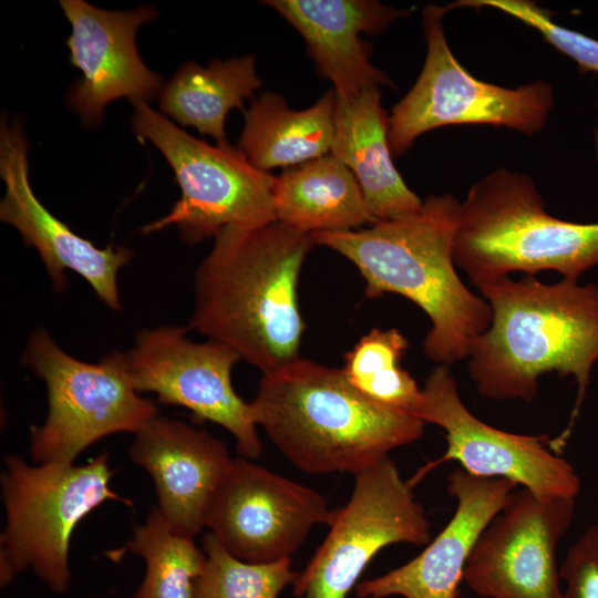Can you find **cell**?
<instances>
[{"label": "cell", "mask_w": 598, "mask_h": 598, "mask_svg": "<svg viewBox=\"0 0 598 598\" xmlns=\"http://www.w3.org/2000/svg\"><path fill=\"white\" fill-rule=\"evenodd\" d=\"M312 235L283 223L225 227L195 272L188 326L227 344L262 374L299 358L298 285Z\"/></svg>", "instance_id": "6da1fadb"}, {"label": "cell", "mask_w": 598, "mask_h": 598, "mask_svg": "<svg viewBox=\"0 0 598 598\" xmlns=\"http://www.w3.org/2000/svg\"><path fill=\"white\" fill-rule=\"evenodd\" d=\"M492 310L488 328L467 358L478 393L491 400L530 402L539 378L573 377L576 401L567 427L550 440L560 454L598 361V286L563 279L545 283L535 276L503 278L478 287Z\"/></svg>", "instance_id": "7a4b0ae2"}, {"label": "cell", "mask_w": 598, "mask_h": 598, "mask_svg": "<svg viewBox=\"0 0 598 598\" xmlns=\"http://www.w3.org/2000/svg\"><path fill=\"white\" fill-rule=\"evenodd\" d=\"M461 202L452 194L429 195L416 214L371 224L369 228L311 234L350 260L365 282V296L396 293L427 316L423 341L427 359L439 365L467 360L488 328L492 310L461 280L454 237Z\"/></svg>", "instance_id": "3957f363"}, {"label": "cell", "mask_w": 598, "mask_h": 598, "mask_svg": "<svg viewBox=\"0 0 598 598\" xmlns=\"http://www.w3.org/2000/svg\"><path fill=\"white\" fill-rule=\"evenodd\" d=\"M254 420L299 471L357 474L421 439L425 423L365 398L342 368L305 358L262 374Z\"/></svg>", "instance_id": "277c9868"}, {"label": "cell", "mask_w": 598, "mask_h": 598, "mask_svg": "<svg viewBox=\"0 0 598 598\" xmlns=\"http://www.w3.org/2000/svg\"><path fill=\"white\" fill-rule=\"evenodd\" d=\"M454 260L476 287L546 270L578 281L598 265V223L551 216L532 177L501 167L461 202Z\"/></svg>", "instance_id": "5b68a950"}, {"label": "cell", "mask_w": 598, "mask_h": 598, "mask_svg": "<svg viewBox=\"0 0 598 598\" xmlns=\"http://www.w3.org/2000/svg\"><path fill=\"white\" fill-rule=\"evenodd\" d=\"M6 525L0 538L1 585L31 568L54 592L70 585L69 545L75 526L105 501L131 502L112 491L107 453L84 465H30L4 457Z\"/></svg>", "instance_id": "8992f818"}, {"label": "cell", "mask_w": 598, "mask_h": 598, "mask_svg": "<svg viewBox=\"0 0 598 598\" xmlns=\"http://www.w3.org/2000/svg\"><path fill=\"white\" fill-rule=\"evenodd\" d=\"M132 130L151 142L172 167L182 196L169 213L142 227L152 234L175 226L187 245L223 228H257L277 221L276 176L254 167L228 142L210 145L189 135L146 102H132Z\"/></svg>", "instance_id": "52a82bcc"}, {"label": "cell", "mask_w": 598, "mask_h": 598, "mask_svg": "<svg viewBox=\"0 0 598 598\" xmlns=\"http://www.w3.org/2000/svg\"><path fill=\"white\" fill-rule=\"evenodd\" d=\"M21 362L44 381L48 392L47 419L31 429L30 454L38 464H73L97 440L135 434L157 414L154 402L130 382L121 351L109 352L97 363L84 362L37 328Z\"/></svg>", "instance_id": "ba28073f"}, {"label": "cell", "mask_w": 598, "mask_h": 598, "mask_svg": "<svg viewBox=\"0 0 598 598\" xmlns=\"http://www.w3.org/2000/svg\"><path fill=\"white\" fill-rule=\"evenodd\" d=\"M446 6L422 12L426 55L409 92L392 107L388 141L393 157L424 133L455 124H487L532 136L543 130L554 104L550 84L537 80L516 87L484 82L467 72L448 47Z\"/></svg>", "instance_id": "9c48e42d"}, {"label": "cell", "mask_w": 598, "mask_h": 598, "mask_svg": "<svg viewBox=\"0 0 598 598\" xmlns=\"http://www.w3.org/2000/svg\"><path fill=\"white\" fill-rule=\"evenodd\" d=\"M353 476L349 501L333 511L328 535L292 584L296 597L348 598L381 549L430 540L424 508L389 456Z\"/></svg>", "instance_id": "30bf717a"}, {"label": "cell", "mask_w": 598, "mask_h": 598, "mask_svg": "<svg viewBox=\"0 0 598 598\" xmlns=\"http://www.w3.org/2000/svg\"><path fill=\"white\" fill-rule=\"evenodd\" d=\"M415 416L441 427L447 447L408 481L412 487L439 465L456 461L471 475L506 478L542 498L575 499L580 491L575 467L550 448L548 435L511 433L477 419L463 403L446 365H437L426 378Z\"/></svg>", "instance_id": "8fae6325"}, {"label": "cell", "mask_w": 598, "mask_h": 598, "mask_svg": "<svg viewBox=\"0 0 598 598\" xmlns=\"http://www.w3.org/2000/svg\"><path fill=\"white\" fill-rule=\"evenodd\" d=\"M187 331L177 326L140 331L123 352L130 382L137 392L155 393L159 403L186 408L196 419L223 426L244 457H259L262 446L250 402L231 384L239 354L215 340L194 342Z\"/></svg>", "instance_id": "7c38bea8"}, {"label": "cell", "mask_w": 598, "mask_h": 598, "mask_svg": "<svg viewBox=\"0 0 598 598\" xmlns=\"http://www.w3.org/2000/svg\"><path fill=\"white\" fill-rule=\"evenodd\" d=\"M333 515L317 491L249 458L233 460L205 517V527L233 556L274 563L290 556Z\"/></svg>", "instance_id": "4fadbf2b"}, {"label": "cell", "mask_w": 598, "mask_h": 598, "mask_svg": "<svg viewBox=\"0 0 598 598\" xmlns=\"http://www.w3.org/2000/svg\"><path fill=\"white\" fill-rule=\"evenodd\" d=\"M574 511L575 499L515 488L472 548L467 587L483 598H563L556 550Z\"/></svg>", "instance_id": "5bb4252c"}, {"label": "cell", "mask_w": 598, "mask_h": 598, "mask_svg": "<svg viewBox=\"0 0 598 598\" xmlns=\"http://www.w3.org/2000/svg\"><path fill=\"white\" fill-rule=\"evenodd\" d=\"M29 144L22 123L0 121V176L4 196L0 219L13 226L25 245L39 252L56 291L68 286L65 270L80 275L110 309L122 308L117 274L134 254L125 246L96 247L52 215L35 196L29 179Z\"/></svg>", "instance_id": "9a60e30c"}, {"label": "cell", "mask_w": 598, "mask_h": 598, "mask_svg": "<svg viewBox=\"0 0 598 598\" xmlns=\"http://www.w3.org/2000/svg\"><path fill=\"white\" fill-rule=\"evenodd\" d=\"M59 4L72 28L65 42L70 62L82 72L65 103L84 125L97 126L104 107L117 99L147 102L159 96L163 79L144 64L135 43L137 29L157 17L153 7L110 11L84 0Z\"/></svg>", "instance_id": "2e32d148"}, {"label": "cell", "mask_w": 598, "mask_h": 598, "mask_svg": "<svg viewBox=\"0 0 598 598\" xmlns=\"http://www.w3.org/2000/svg\"><path fill=\"white\" fill-rule=\"evenodd\" d=\"M517 485L506 478L474 476L456 468L447 491L456 509L445 527L416 557L379 577L358 582L359 598H457L464 570L478 536Z\"/></svg>", "instance_id": "e0dca14e"}, {"label": "cell", "mask_w": 598, "mask_h": 598, "mask_svg": "<svg viewBox=\"0 0 598 598\" xmlns=\"http://www.w3.org/2000/svg\"><path fill=\"white\" fill-rule=\"evenodd\" d=\"M131 460L152 477L158 508L173 527L194 537L233 460L205 430L156 414L134 436Z\"/></svg>", "instance_id": "ac0fdd59"}, {"label": "cell", "mask_w": 598, "mask_h": 598, "mask_svg": "<svg viewBox=\"0 0 598 598\" xmlns=\"http://www.w3.org/2000/svg\"><path fill=\"white\" fill-rule=\"evenodd\" d=\"M291 24L306 42L318 73L333 83L337 95L351 97L371 87L393 86L370 61L361 33L384 32L411 9L374 0H268L262 2Z\"/></svg>", "instance_id": "d6986e66"}, {"label": "cell", "mask_w": 598, "mask_h": 598, "mask_svg": "<svg viewBox=\"0 0 598 598\" xmlns=\"http://www.w3.org/2000/svg\"><path fill=\"white\" fill-rule=\"evenodd\" d=\"M388 130L380 87L336 94L331 154L355 176L373 224L416 214L423 205L394 166Z\"/></svg>", "instance_id": "ffe728a7"}, {"label": "cell", "mask_w": 598, "mask_h": 598, "mask_svg": "<svg viewBox=\"0 0 598 598\" xmlns=\"http://www.w3.org/2000/svg\"><path fill=\"white\" fill-rule=\"evenodd\" d=\"M336 92L327 91L310 107L290 109L285 99L265 92L245 110L237 147L259 171L293 167L331 153Z\"/></svg>", "instance_id": "44dd1931"}, {"label": "cell", "mask_w": 598, "mask_h": 598, "mask_svg": "<svg viewBox=\"0 0 598 598\" xmlns=\"http://www.w3.org/2000/svg\"><path fill=\"white\" fill-rule=\"evenodd\" d=\"M274 202L278 221L310 234L373 224L355 176L331 153L276 176Z\"/></svg>", "instance_id": "7402d4cb"}, {"label": "cell", "mask_w": 598, "mask_h": 598, "mask_svg": "<svg viewBox=\"0 0 598 598\" xmlns=\"http://www.w3.org/2000/svg\"><path fill=\"white\" fill-rule=\"evenodd\" d=\"M261 86L251 54L229 60H214L203 66L184 63L166 82L159 94L161 111L183 126H193L216 143L228 142L227 114L239 109Z\"/></svg>", "instance_id": "603a6c76"}, {"label": "cell", "mask_w": 598, "mask_h": 598, "mask_svg": "<svg viewBox=\"0 0 598 598\" xmlns=\"http://www.w3.org/2000/svg\"><path fill=\"white\" fill-rule=\"evenodd\" d=\"M193 538L177 532L157 506L152 507L123 548L146 564L134 598H196L195 584L205 569L206 554Z\"/></svg>", "instance_id": "cb8c5ba5"}, {"label": "cell", "mask_w": 598, "mask_h": 598, "mask_svg": "<svg viewBox=\"0 0 598 598\" xmlns=\"http://www.w3.org/2000/svg\"><path fill=\"white\" fill-rule=\"evenodd\" d=\"M408 348L409 340L398 329L373 328L344 354L343 373L365 398L415 416L421 389L401 365Z\"/></svg>", "instance_id": "d4e9b609"}, {"label": "cell", "mask_w": 598, "mask_h": 598, "mask_svg": "<svg viewBox=\"0 0 598 598\" xmlns=\"http://www.w3.org/2000/svg\"><path fill=\"white\" fill-rule=\"evenodd\" d=\"M204 551L206 566L195 584L196 598H277L298 576L290 558L247 563L229 554L210 533L204 538Z\"/></svg>", "instance_id": "484cf974"}, {"label": "cell", "mask_w": 598, "mask_h": 598, "mask_svg": "<svg viewBox=\"0 0 598 598\" xmlns=\"http://www.w3.org/2000/svg\"><path fill=\"white\" fill-rule=\"evenodd\" d=\"M454 8H493L509 14L538 31L544 40L577 63L581 72L598 73V40L557 24L551 14L527 0H462L447 4ZM598 156V126L596 130Z\"/></svg>", "instance_id": "4316f807"}, {"label": "cell", "mask_w": 598, "mask_h": 598, "mask_svg": "<svg viewBox=\"0 0 598 598\" xmlns=\"http://www.w3.org/2000/svg\"><path fill=\"white\" fill-rule=\"evenodd\" d=\"M563 598H598V525L588 526L569 547L560 567Z\"/></svg>", "instance_id": "83f0119b"}]
</instances>
